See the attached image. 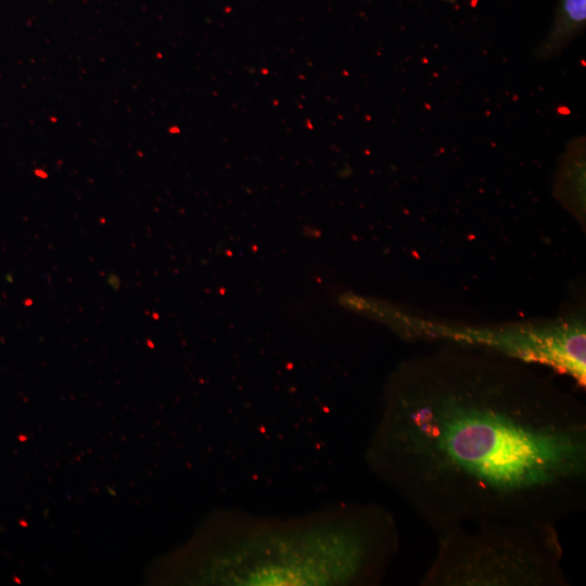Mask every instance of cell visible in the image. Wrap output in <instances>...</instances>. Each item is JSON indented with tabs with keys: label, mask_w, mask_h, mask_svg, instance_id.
I'll use <instances>...</instances> for the list:
<instances>
[{
	"label": "cell",
	"mask_w": 586,
	"mask_h": 586,
	"mask_svg": "<svg viewBox=\"0 0 586 586\" xmlns=\"http://www.w3.org/2000/svg\"><path fill=\"white\" fill-rule=\"evenodd\" d=\"M367 462L435 534L557 525L586 507V407L527 364L446 343L390 374Z\"/></svg>",
	"instance_id": "cell-1"
},
{
	"label": "cell",
	"mask_w": 586,
	"mask_h": 586,
	"mask_svg": "<svg viewBox=\"0 0 586 586\" xmlns=\"http://www.w3.org/2000/svg\"><path fill=\"white\" fill-rule=\"evenodd\" d=\"M199 549V582L221 585H374L399 547L392 514L344 505L293 521L232 515Z\"/></svg>",
	"instance_id": "cell-2"
},
{
	"label": "cell",
	"mask_w": 586,
	"mask_h": 586,
	"mask_svg": "<svg viewBox=\"0 0 586 586\" xmlns=\"http://www.w3.org/2000/svg\"><path fill=\"white\" fill-rule=\"evenodd\" d=\"M422 586H568L556 525L481 521L448 528Z\"/></svg>",
	"instance_id": "cell-3"
},
{
	"label": "cell",
	"mask_w": 586,
	"mask_h": 586,
	"mask_svg": "<svg viewBox=\"0 0 586 586\" xmlns=\"http://www.w3.org/2000/svg\"><path fill=\"white\" fill-rule=\"evenodd\" d=\"M436 336L524 362L545 365L586 382L585 320L581 314L543 322L455 328L437 324Z\"/></svg>",
	"instance_id": "cell-4"
},
{
	"label": "cell",
	"mask_w": 586,
	"mask_h": 586,
	"mask_svg": "<svg viewBox=\"0 0 586 586\" xmlns=\"http://www.w3.org/2000/svg\"><path fill=\"white\" fill-rule=\"evenodd\" d=\"M586 25V0H559L549 34L537 47L538 59L559 54Z\"/></svg>",
	"instance_id": "cell-5"
},
{
	"label": "cell",
	"mask_w": 586,
	"mask_h": 586,
	"mask_svg": "<svg viewBox=\"0 0 586 586\" xmlns=\"http://www.w3.org/2000/svg\"><path fill=\"white\" fill-rule=\"evenodd\" d=\"M575 152V143L564 156L562 178L557 183V194L563 204L577 215H584L585 150L584 143Z\"/></svg>",
	"instance_id": "cell-6"
}]
</instances>
